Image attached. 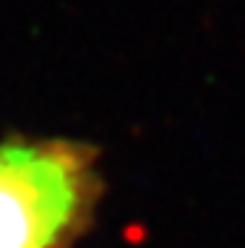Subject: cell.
<instances>
[{"label": "cell", "mask_w": 245, "mask_h": 248, "mask_svg": "<svg viewBox=\"0 0 245 248\" xmlns=\"http://www.w3.org/2000/svg\"><path fill=\"white\" fill-rule=\"evenodd\" d=\"M97 197L94 151L66 140L0 146V248H69Z\"/></svg>", "instance_id": "cell-1"}]
</instances>
